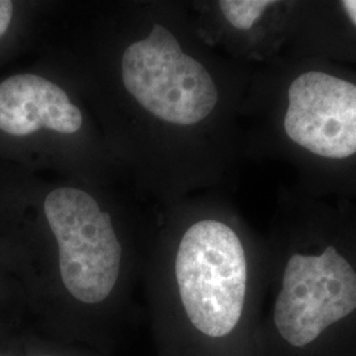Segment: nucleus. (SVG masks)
Segmentation results:
<instances>
[{"mask_svg": "<svg viewBox=\"0 0 356 356\" xmlns=\"http://www.w3.org/2000/svg\"><path fill=\"white\" fill-rule=\"evenodd\" d=\"M13 15V3L8 0H0V38L8 31Z\"/></svg>", "mask_w": 356, "mask_h": 356, "instance_id": "obj_8", "label": "nucleus"}, {"mask_svg": "<svg viewBox=\"0 0 356 356\" xmlns=\"http://www.w3.org/2000/svg\"><path fill=\"white\" fill-rule=\"evenodd\" d=\"M341 8L343 10L344 13L347 15L348 20L351 24L356 28V0H344L341 1Z\"/></svg>", "mask_w": 356, "mask_h": 356, "instance_id": "obj_9", "label": "nucleus"}, {"mask_svg": "<svg viewBox=\"0 0 356 356\" xmlns=\"http://www.w3.org/2000/svg\"><path fill=\"white\" fill-rule=\"evenodd\" d=\"M44 213L58 245L65 289L88 305L107 300L122 266V244L111 216L88 191L69 186L47 195Z\"/></svg>", "mask_w": 356, "mask_h": 356, "instance_id": "obj_3", "label": "nucleus"}, {"mask_svg": "<svg viewBox=\"0 0 356 356\" xmlns=\"http://www.w3.org/2000/svg\"><path fill=\"white\" fill-rule=\"evenodd\" d=\"M276 4L269 0H223L218 3L229 26L239 31L251 29Z\"/></svg>", "mask_w": 356, "mask_h": 356, "instance_id": "obj_7", "label": "nucleus"}, {"mask_svg": "<svg viewBox=\"0 0 356 356\" xmlns=\"http://www.w3.org/2000/svg\"><path fill=\"white\" fill-rule=\"evenodd\" d=\"M355 310L356 269L337 247L288 259L273 309L286 343L306 347Z\"/></svg>", "mask_w": 356, "mask_h": 356, "instance_id": "obj_4", "label": "nucleus"}, {"mask_svg": "<svg viewBox=\"0 0 356 356\" xmlns=\"http://www.w3.org/2000/svg\"><path fill=\"white\" fill-rule=\"evenodd\" d=\"M175 273L185 314L195 330L227 337L242 318L248 264L239 235L218 219L191 225L178 244Z\"/></svg>", "mask_w": 356, "mask_h": 356, "instance_id": "obj_1", "label": "nucleus"}, {"mask_svg": "<svg viewBox=\"0 0 356 356\" xmlns=\"http://www.w3.org/2000/svg\"><path fill=\"white\" fill-rule=\"evenodd\" d=\"M282 129L288 140L326 161L356 157V81L310 69L286 89Z\"/></svg>", "mask_w": 356, "mask_h": 356, "instance_id": "obj_5", "label": "nucleus"}, {"mask_svg": "<svg viewBox=\"0 0 356 356\" xmlns=\"http://www.w3.org/2000/svg\"><path fill=\"white\" fill-rule=\"evenodd\" d=\"M82 113L63 88L36 74H17L0 83V131L29 136L40 129L72 135L82 127Z\"/></svg>", "mask_w": 356, "mask_h": 356, "instance_id": "obj_6", "label": "nucleus"}, {"mask_svg": "<svg viewBox=\"0 0 356 356\" xmlns=\"http://www.w3.org/2000/svg\"><path fill=\"white\" fill-rule=\"evenodd\" d=\"M122 81L145 111L179 127L204 122L219 101L206 66L182 51L177 38L161 24L128 45L122 56Z\"/></svg>", "mask_w": 356, "mask_h": 356, "instance_id": "obj_2", "label": "nucleus"}, {"mask_svg": "<svg viewBox=\"0 0 356 356\" xmlns=\"http://www.w3.org/2000/svg\"><path fill=\"white\" fill-rule=\"evenodd\" d=\"M38 356H51V355H38Z\"/></svg>", "mask_w": 356, "mask_h": 356, "instance_id": "obj_10", "label": "nucleus"}]
</instances>
